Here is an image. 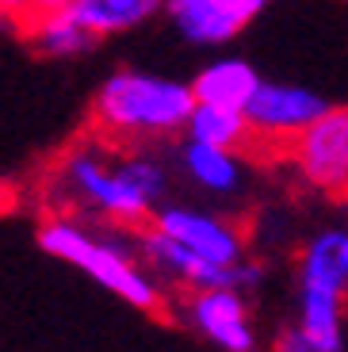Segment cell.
<instances>
[{
	"mask_svg": "<svg viewBox=\"0 0 348 352\" xmlns=\"http://www.w3.org/2000/svg\"><path fill=\"white\" fill-rule=\"evenodd\" d=\"M23 35H27V43L43 54V58H77V54L92 50V43H96V35L73 16V8L50 12V16L27 23Z\"/></svg>",
	"mask_w": 348,
	"mask_h": 352,
	"instance_id": "cell-14",
	"label": "cell"
},
{
	"mask_svg": "<svg viewBox=\"0 0 348 352\" xmlns=\"http://www.w3.org/2000/svg\"><path fill=\"white\" fill-rule=\"evenodd\" d=\"M73 16L92 31L96 38L131 35L138 27L165 16L168 0H73Z\"/></svg>",
	"mask_w": 348,
	"mask_h": 352,
	"instance_id": "cell-12",
	"label": "cell"
},
{
	"mask_svg": "<svg viewBox=\"0 0 348 352\" xmlns=\"http://www.w3.org/2000/svg\"><path fill=\"white\" fill-rule=\"evenodd\" d=\"M54 188L61 199L85 214H96L115 226H142L165 207L168 165L149 146H104L77 142L58 161Z\"/></svg>",
	"mask_w": 348,
	"mask_h": 352,
	"instance_id": "cell-1",
	"label": "cell"
},
{
	"mask_svg": "<svg viewBox=\"0 0 348 352\" xmlns=\"http://www.w3.org/2000/svg\"><path fill=\"white\" fill-rule=\"evenodd\" d=\"M329 111L314 88L295 85V80H264L257 88L252 104L245 107V119H249L252 138L261 142H295L306 126H314L322 115Z\"/></svg>",
	"mask_w": 348,
	"mask_h": 352,
	"instance_id": "cell-7",
	"label": "cell"
},
{
	"mask_svg": "<svg viewBox=\"0 0 348 352\" xmlns=\"http://www.w3.org/2000/svg\"><path fill=\"white\" fill-rule=\"evenodd\" d=\"M298 291L348 299V222L314 230L298 253Z\"/></svg>",
	"mask_w": 348,
	"mask_h": 352,
	"instance_id": "cell-9",
	"label": "cell"
},
{
	"mask_svg": "<svg viewBox=\"0 0 348 352\" xmlns=\"http://www.w3.org/2000/svg\"><path fill=\"white\" fill-rule=\"evenodd\" d=\"M39 249L50 253L54 261L73 264L92 283H100L107 295L122 299L127 307L142 310V314H153L165 302L161 283L149 272L146 256L134 253L127 241L111 238V234H100L96 226L73 219V214H50V219H43V226H39Z\"/></svg>",
	"mask_w": 348,
	"mask_h": 352,
	"instance_id": "cell-3",
	"label": "cell"
},
{
	"mask_svg": "<svg viewBox=\"0 0 348 352\" xmlns=\"http://www.w3.org/2000/svg\"><path fill=\"white\" fill-rule=\"evenodd\" d=\"M192 80L153 69H115L92 96V126L115 146H149L188 134L195 111Z\"/></svg>",
	"mask_w": 348,
	"mask_h": 352,
	"instance_id": "cell-2",
	"label": "cell"
},
{
	"mask_svg": "<svg viewBox=\"0 0 348 352\" xmlns=\"http://www.w3.org/2000/svg\"><path fill=\"white\" fill-rule=\"evenodd\" d=\"M188 138L203 142V146H222V150H241L252 138L249 119L245 111L234 107H218V104H195L192 123H188Z\"/></svg>",
	"mask_w": 348,
	"mask_h": 352,
	"instance_id": "cell-15",
	"label": "cell"
},
{
	"mask_svg": "<svg viewBox=\"0 0 348 352\" xmlns=\"http://www.w3.org/2000/svg\"><path fill=\"white\" fill-rule=\"evenodd\" d=\"M295 329L314 344L318 352H345L348 329H345V299L337 295H295Z\"/></svg>",
	"mask_w": 348,
	"mask_h": 352,
	"instance_id": "cell-13",
	"label": "cell"
},
{
	"mask_svg": "<svg viewBox=\"0 0 348 352\" xmlns=\"http://www.w3.org/2000/svg\"><path fill=\"white\" fill-rule=\"evenodd\" d=\"M291 165L314 192L348 195V104H329L318 123L291 142Z\"/></svg>",
	"mask_w": 348,
	"mask_h": 352,
	"instance_id": "cell-5",
	"label": "cell"
},
{
	"mask_svg": "<svg viewBox=\"0 0 348 352\" xmlns=\"http://www.w3.org/2000/svg\"><path fill=\"white\" fill-rule=\"evenodd\" d=\"M180 168L199 192L207 195H237L245 188V161L241 150H222V146H203V142H184L180 150Z\"/></svg>",
	"mask_w": 348,
	"mask_h": 352,
	"instance_id": "cell-10",
	"label": "cell"
},
{
	"mask_svg": "<svg viewBox=\"0 0 348 352\" xmlns=\"http://www.w3.org/2000/svg\"><path fill=\"white\" fill-rule=\"evenodd\" d=\"M272 352H318V349H314V344L306 341L295 326H291V329H283V333L272 341Z\"/></svg>",
	"mask_w": 348,
	"mask_h": 352,
	"instance_id": "cell-17",
	"label": "cell"
},
{
	"mask_svg": "<svg viewBox=\"0 0 348 352\" xmlns=\"http://www.w3.org/2000/svg\"><path fill=\"white\" fill-rule=\"evenodd\" d=\"M149 226L207 264H218V268L245 264V230L218 211L192 207V203H165Z\"/></svg>",
	"mask_w": 348,
	"mask_h": 352,
	"instance_id": "cell-4",
	"label": "cell"
},
{
	"mask_svg": "<svg viewBox=\"0 0 348 352\" xmlns=\"http://www.w3.org/2000/svg\"><path fill=\"white\" fill-rule=\"evenodd\" d=\"M184 322L195 337L215 344L218 352H257V322H252L249 299L241 287H207L188 291L180 307Z\"/></svg>",
	"mask_w": 348,
	"mask_h": 352,
	"instance_id": "cell-6",
	"label": "cell"
},
{
	"mask_svg": "<svg viewBox=\"0 0 348 352\" xmlns=\"http://www.w3.org/2000/svg\"><path fill=\"white\" fill-rule=\"evenodd\" d=\"M73 0H0V8L12 23H35V19L50 16V12H65Z\"/></svg>",
	"mask_w": 348,
	"mask_h": 352,
	"instance_id": "cell-16",
	"label": "cell"
},
{
	"mask_svg": "<svg viewBox=\"0 0 348 352\" xmlns=\"http://www.w3.org/2000/svg\"><path fill=\"white\" fill-rule=\"evenodd\" d=\"M261 85H264V77L245 58H218V62H207L192 77V92L199 104L234 107V111H245Z\"/></svg>",
	"mask_w": 348,
	"mask_h": 352,
	"instance_id": "cell-11",
	"label": "cell"
},
{
	"mask_svg": "<svg viewBox=\"0 0 348 352\" xmlns=\"http://www.w3.org/2000/svg\"><path fill=\"white\" fill-rule=\"evenodd\" d=\"M272 0H168V23L192 46H222L237 38Z\"/></svg>",
	"mask_w": 348,
	"mask_h": 352,
	"instance_id": "cell-8",
	"label": "cell"
}]
</instances>
